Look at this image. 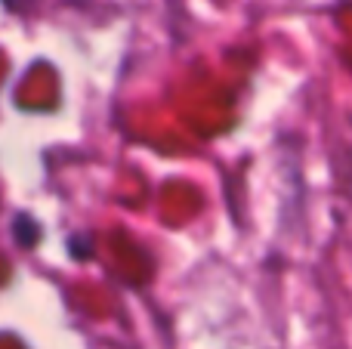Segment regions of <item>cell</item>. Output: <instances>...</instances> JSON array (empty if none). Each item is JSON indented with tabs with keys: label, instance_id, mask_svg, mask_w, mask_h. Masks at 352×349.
<instances>
[{
	"label": "cell",
	"instance_id": "1",
	"mask_svg": "<svg viewBox=\"0 0 352 349\" xmlns=\"http://www.w3.org/2000/svg\"><path fill=\"white\" fill-rule=\"evenodd\" d=\"M6 6H16V3H25V0H3Z\"/></svg>",
	"mask_w": 352,
	"mask_h": 349
}]
</instances>
